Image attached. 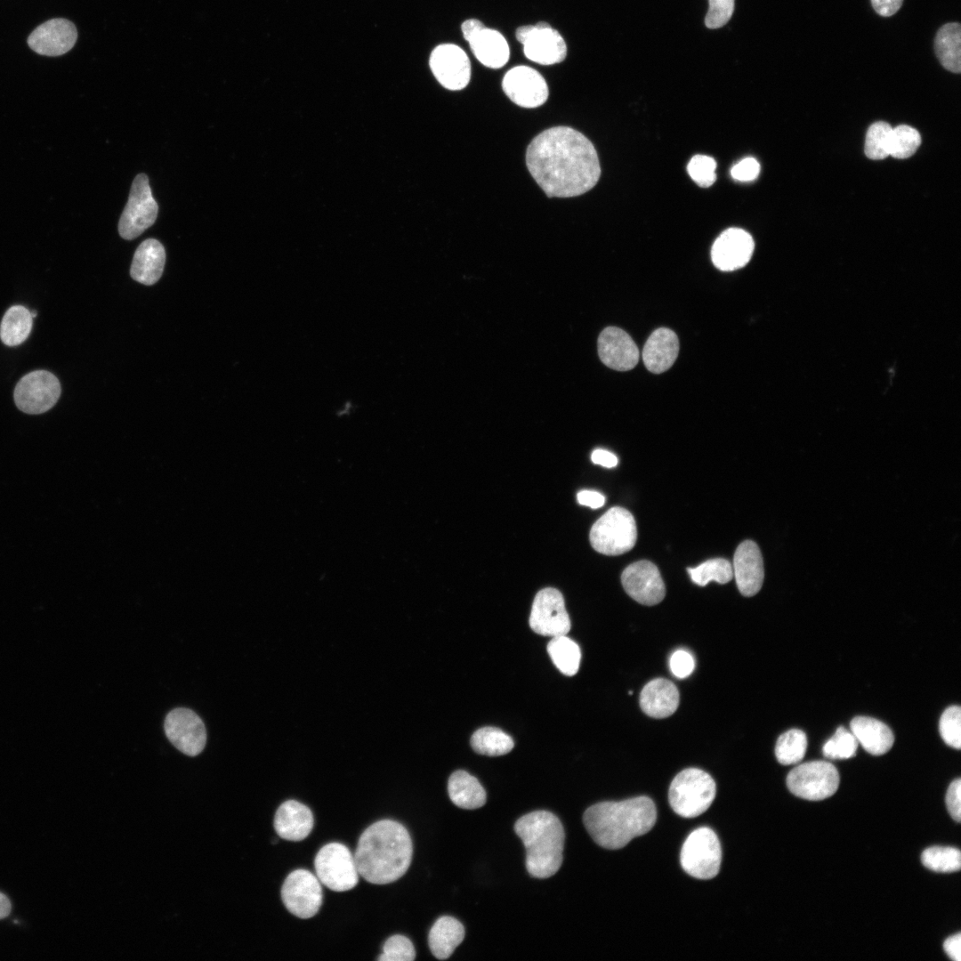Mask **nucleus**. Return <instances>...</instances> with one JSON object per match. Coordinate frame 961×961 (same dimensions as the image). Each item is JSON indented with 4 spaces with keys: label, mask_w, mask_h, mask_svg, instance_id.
Wrapping results in <instances>:
<instances>
[{
    "label": "nucleus",
    "mask_w": 961,
    "mask_h": 961,
    "mask_svg": "<svg viewBox=\"0 0 961 961\" xmlns=\"http://www.w3.org/2000/svg\"><path fill=\"white\" fill-rule=\"evenodd\" d=\"M903 0H871L874 10L881 16L889 17L899 11Z\"/></svg>",
    "instance_id": "49"
},
{
    "label": "nucleus",
    "mask_w": 961,
    "mask_h": 961,
    "mask_svg": "<svg viewBox=\"0 0 961 961\" xmlns=\"http://www.w3.org/2000/svg\"><path fill=\"white\" fill-rule=\"evenodd\" d=\"M514 830L526 849V868L536 878H548L561 868L564 829L560 820L547 811H536L521 817Z\"/></svg>",
    "instance_id": "4"
},
{
    "label": "nucleus",
    "mask_w": 961,
    "mask_h": 961,
    "mask_svg": "<svg viewBox=\"0 0 961 961\" xmlns=\"http://www.w3.org/2000/svg\"><path fill=\"white\" fill-rule=\"evenodd\" d=\"M416 957L415 948L410 940L403 935L395 934L387 939L383 947L381 961H412Z\"/></svg>",
    "instance_id": "42"
},
{
    "label": "nucleus",
    "mask_w": 961,
    "mask_h": 961,
    "mask_svg": "<svg viewBox=\"0 0 961 961\" xmlns=\"http://www.w3.org/2000/svg\"><path fill=\"white\" fill-rule=\"evenodd\" d=\"M314 866L319 880L332 891H348L358 884L359 872L354 857L340 843L324 845L315 857Z\"/></svg>",
    "instance_id": "10"
},
{
    "label": "nucleus",
    "mask_w": 961,
    "mask_h": 961,
    "mask_svg": "<svg viewBox=\"0 0 961 961\" xmlns=\"http://www.w3.org/2000/svg\"><path fill=\"white\" fill-rule=\"evenodd\" d=\"M716 162L708 156L696 155L687 166L690 178L701 187H709L716 180Z\"/></svg>",
    "instance_id": "43"
},
{
    "label": "nucleus",
    "mask_w": 961,
    "mask_h": 961,
    "mask_svg": "<svg viewBox=\"0 0 961 961\" xmlns=\"http://www.w3.org/2000/svg\"><path fill=\"white\" fill-rule=\"evenodd\" d=\"M526 162L532 177L548 197L584 194L598 182L601 167L593 143L568 126L545 130L529 143Z\"/></svg>",
    "instance_id": "1"
},
{
    "label": "nucleus",
    "mask_w": 961,
    "mask_h": 961,
    "mask_svg": "<svg viewBox=\"0 0 961 961\" xmlns=\"http://www.w3.org/2000/svg\"><path fill=\"white\" fill-rule=\"evenodd\" d=\"M722 860L720 842L709 828L692 831L681 850L680 861L683 870L698 879H711L719 870Z\"/></svg>",
    "instance_id": "7"
},
{
    "label": "nucleus",
    "mask_w": 961,
    "mask_h": 961,
    "mask_svg": "<svg viewBox=\"0 0 961 961\" xmlns=\"http://www.w3.org/2000/svg\"><path fill=\"white\" fill-rule=\"evenodd\" d=\"M157 212L158 206L152 196L148 176L137 174L118 222L119 235L126 240L139 237L154 224Z\"/></svg>",
    "instance_id": "9"
},
{
    "label": "nucleus",
    "mask_w": 961,
    "mask_h": 961,
    "mask_svg": "<svg viewBox=\"0 0 961 961\" xmlns=\"http://www.w3.org/2000/svg\"><path fill=\"white\" fill-rule=\"evenodd\" d=\"M892 126L880 121L871 125L865 140V154L874 160L884 159L889 156V143Z\"/></svg>",
    "instance_id": "39"
},
{
    "label": "nucleus",
    "mask_w": 961,
    "mask_h": 961,
    "mask_svg": "<svg viewBox=\"0 0 961 961\" xmlns=\"http://www.w3.org/2000/svg\"><path fill=\"white\" fill-rule=\"evenodd\" d=\"M657 819L653 801L638 796L620 802H602L590 806L584 813L585 827L600 846L617 850L634 837L648 833Z\"/></svg>",
    "instance_id": "3"
},
{
    "label": "nucleus",
    "mask_w": 961,
    "mask_h": 961,
    "mask_svg": "<svg viewBox=\"0 0 961 961\" xmlns=\"http://www.w3.org/2000/svg\"><path fill=\"white\" fill-rule=\"evenodd\" d=\"M33 324L31 312L24 306L14 305L4 313L0 325V338L8 346H16L28 336Z\"/></svg>",
    "instance_id": "32"
},
{
    "label": "nucleus",
    "mask_w": 961,
    "mask_h": 961,
    "mask_svg": "<svg viewBox=\"0 0 961 961\" xmlns=\"http://www.w3.org/2000/svg\"><path fill=\"white\" fill-rule=\"evenodd\" d=\"M11 911V902L9 899L0 892V919L7 917Z\"/></svg>",
    "instance_id": "52"
},
{
    "label": "nucleus",
    "mask_w": 961,
    "mask_h": 961,
    "mask_svg": "<svg viewBox=\"0 0 961 961\" xmlns=\"http://www.w3.org/2000/svg\"><path fill=\"white\" fill-rule=\"evenodd\" d=\"M755 243L749 233L739 228L724 230L715 239L711 250L714 265L723 271L744 267L754 252Z\"/></svg>",
    "instance_id": "20"
},
{
    "label": "nucleus",
    "mask_w": 961,
    "mask_h": 961,
    "mask_svg": "<svg viewBox=\"0 0 961 961\" xmlns=\"http://www.w3.org/2000/svg\"><path fill=\"white\" fill-rule=\"evenodd\" d=\"M687 570L691 580L700 586L707 585L712 580L719 584H726L733 577L732 565L723 558L710 559Z\"/></svg>",
    "instance_id": "36"
},
{
    "label": "nucleus",
    "mask_w": 961,
    "mask_h": 961,
    "mask_svg": "<svg viewBox=\"0 0 961 961\" xmlns=\"http://www.w3.org/2000/svg\"><path fill=\"white\" fill-rule=\"evenodd\" d=\"M412 854V841L406 828L395 820H383L361 834L354 860L359 875L365 880L385 884L407 872Z\"/></svg>",
    "instance_id": "2"
},
{
    "label": "nucleus",
    "mask_w": 961,
    "mask_h": 961,
    "mask_svg": "<svg viewBox=\"0 0 961 961\" xmlns=\"http://www.w3.org/2000/svg\"><path fill=\"white\" fill-rule=\"evenodd\" d=\"M166 262L163 245L155 238H148L137 247L131 269V277L143 285H153L161 277Z\"/></svg>",
    "instance_id": "27"
},
{
    "label": "nucleus",
    "mask_w": 961,
    "mask_h": 961,
    "mask_svg": "<svg viewBox=\"0 0 961 961\" xmlns=\"http://www.w3.org/2000/svg\"><path fill=\"white\" fill-rule=\"evenodd\" d=\"M715 793V782L707 772L688 768L672 780L668 800L676 814L683 818H695L710 807Z\"/></svg>",
    "instance_id": "5"
},
{
    "label": "nucleus",
    "mask_w": 961,
    "mask_h": 961,
    "mask_svg": "<svg viewBox=\"0 0 961 961\" xmlns=\"http://www.w3.org/2000/svg\"><path fill=\"white\" fill-rule=\"evenodd\" d=\"M591 459L594 464L602 465L607 468L615 467L618 464V457L611 452L601 448L594 449L591 455Z\"/></svg>",
    "instance_id": "50"
},
{
    "label": "nucleus",
    "mask_w": 961,
    "mask_h": 961,
    "mask_svg": "<svg viewBox=\"0 0 961 961\" xmlns=\"http://www.w3.org/2000/svg\"><path fill=\"white\" fill-rule=\"evenodd\" d=\"M943 949L949 957L954 961L961 959V934L950 936L943 943Z\"/></svg>",
    "instance_id": "51"
},
{
    "label": "nucleus",
    "mask_w": 961,
    "mask_h": 961,
    "mask_svg": "<svg viewBox=\"0 0 961 961\" xmlns=\"http://www.w3.org/2000/svg\"><path fill=\"white\" fill-rule=\"evenodd\" d=\"M529 623L534 632L544 636L567 634L570 619L561 592L553 587L540 590L534 598Z\"/></svg>",
    "instance_id": "14"
},
{
    "label": "nucleus",
    "mask_w": 961,
    "mask_h": 961,
    "mask_svg": "<svg viewBox=\"0 0 961 961\" xmlns=\"http://www.w3.org/2000/svg\"><path fill=\"white\" fill-rule=\"evenodd\" d=\"M806 747L805 733L798 729H791L779 737L775 746V755L779 763L783 765L797 763L804 758Z\"/></svg>",
    "instance_id": "35"
},
{
    "label": "nucleus",
    "mask_w": 961,
    "mask_h": 961,
    "mask_svg": "<svg viewBox=\"0 0 961 961\" xmlns=\"http://www.w3.org/2000/svg\"><path fill=\"white\" fill-rule=\"evenodd\" d=\"M597 346L600 359L610 368L626 371L638 363V347L631 336L619 327L604 328L598 337Z\"/></svg>",
    "instance_id": "21"
},
{
    "label": "nucleus",
    "mask_w": 961,
    "mask_h": 961,
    "mask_svg": "<svg viewBox=\"0 0 961 961\" xmlns=\"http://www.w3.org/2000/svg\"><path fill=\"white\" fill-rule=\"evenodd\" d=\"M936 56L944 69L953 73L961 70V27L957 22L947 23L938 30L934 39Z\"/></svg>",
    "instance_id": "31"
},
{
    "label": "nucleus",
    "mask_w": 961,
    "mask_h": 961,
    "mask_svg": "<svg viewBox=\"0 0 961 961\" xmlns=\"http://www.w3.org/2000/svg\"><path fill=\"white\" fill-rule=\"evenodd\" d=\"M678 352L679 341L675 333L660 327L646 341L642 350V360L649 371L660 374L672 367Z\"/></svg>",
    "instance_id": "25"
},
{
    "label": "nucleus",
    "mask_w": 961,
    "mask_h": 961,
    "mask_svg": "<svg viewBox=\"0 0 961 961\" xmlns=\"http://www.w3.org/2000/svg\"><path fill=\"white\" fill-rule=\"evenodd\" d=\"M448 792L452 803L459 808L474 810L486 803V792L479 780L465 771H456L448 782Z\"/></svg>",
    "instance_id": "30"
},
{
    "label": "nucleus",
    "mask_w": 961,
    "mask_h": 961,
    "mask_svg": "<svg viewBox=\"0 0 961 961\" xmlns=\"http://www.w3.org/2000/svg\"><path fill=\"white\" fill-rule=\"evenodd\" d=\"M430 68L447 89L456 91L464 88L471 78V64L467 54L452 44L438 45L430 56Z\"/></svg>",
    "instance_id": "18"
},
{
    "label": "nucleus",
    "mask_w": 961,
    "mask_h": 961,
    "mask_svg": "<svg viewBox=\"0 0 961 961\" xmlns=\"http://www.w3.org/2000/svg\"><path fill=\"white\" fill-rule=\"evenodd\" d=\"M626 593L643 605H655L663 601L666 586L657 566L649 561H639L627 566L621 575Z\"/></svg>",
    "instance_id": "17"
},
{
    "label": "nucleus",
    "mask_w": 961,
    "mask_h": 961,
    "mask_svg": "<svg viewBox=\"0 0 961 961\" xmlns=\"http://www.w3.org/2000/svg\"><path fill=\"white\" fill-rule=\"evenodd\" d=\"M77 38L75 25L66 19H52L38 26L28 38L29 47L38 54L59 56L74 46Z\"/></svg>",
    "instance_id": "22"
},
{
    "label": "nucleus",
    "mask_w": 961,
    "mask_h": 961,
    "mask_svg": "<svg viewBox=\"0 0 961 961\" xmlns=\"http://www.w3.org/2000/svg\"><path fill=\"white\" fill-rule=\"evenodd\" d=\"M589 538L593 548L600 553H625L636 543L637 529L634 518L628 510L614 506L594 523Z\"/></svg>",
    "instance_id": "6"
},
{
    "label": "nucleus",
    "mask_w": 961,
    "mask_h": 961,
    "mask_svg": "<svg viewBox=\"0 0 961 961\" xmlns=\"http://www.w3.org/2000/svg\"><path fill=\"white\" fill-rule=\"evenodd\" d=\"M502 86L507 97L524 108H536L545 102L548 86L545 78L534 69L517 66L504 77Z\"/></svg>",
    "instance_id": "19"
},
{
    "label": "nucleus",
    "mask_w": 961,
    "mask_h": 961,
    "mask_svg": "<svg viewBox=\"0 0 961 961\" xmlns=\"http://www.w3.org/2000/svg\"><path fill=\"white\" fill-rule=\"evenodd\" d=\"M464 937V928L457 919L448 916L440 917L429 933L431 952L438 959H447L463 941Z\"/></svg>",
    "instance_id": "29"
},
{
    "label": "nucleus",
    "mask_w": 961,
    "mask_h": 961,
    "mask_svg": "<svg viewBox=\"0 0 961 961\" xmlns=\"http://www.w3.org/2000/svg\"><path fill=\"white\" fill-rule=\"evenodd\" d=\"M577 498L580 505L593 509L602 507L605 503L604 496L594 490H581L577 493Z\"/></svg>",
    "instance_id": "48"
},
{
    "label": "nucleus",
    "mask_w": 961,
    "mask_h": 961,
    "mask_svg": "<svg viewBox=\"0 0 961 961\" xmlns=\"http://www.w3.org/2000/svg\"><path fill=\"white\" fill-rule=\"evenodd\" d=\"M30 312H31V315H32L33 318H35L36 316V311H30Z\"/></svg>",
    "instance_id": "53"
},
{
    "label": "nucleus",
    "mask_w": 961,
    "mask_h": 961,
    "mask_svg": "<svg viewBox=\"0 0 961 961\" xmlns=\"http://www.w3.org/2000/svg\"><path fill=\"white\" fill-rule=\"evenodd\" d=\"M165 732L169 741L182 753L195 756L206 743V731L202 719L192 710L178 707L165 719Z\"/></svg>",
    "instance_id": "15"
},
{
    "label": "nucleus",
    "mask_w": 961,
    "mask_h": 961,
    "mask_svg": "<svg viewBox=\"0 0 961 961\" xmlns=\"http://www.w3.org/2000/svg\"><path fill=\"white\" fill-rule=\"evenodd\" d=\"M946 805L951 818L957 822L961 821V779H957L951 782L946 795Z\"/></svg>",
    "instance_id": "47"
},
{
    "label": "nucleus",
    "mask_w": 961,
    "mask_h": 961,
    "mask_svg": "<svg viewBox=\"0 0 961 961\" xmlns=\"http://www.w3.org/2000/svg\"><path fill=\"white\" fill-rule=\"evenodd\" d=\"M858 744L852 732L840 726L824 744L822 752L829 759H849L855 755Z\"/></svg>",
    "instance_id": "40"
},
{
    "label": "nucleus",
    "mask_w": 961,
    "mask_h": 961,
    "mask_svg": "<svg viewBox=\"0 0 961 961\" xmlns=\"http://www.w3.org/2000/svg\"><path fill=\"white\" fill-rule=\"evenodd\" d=\"M313 815L309 807L295 800L284 802L274 817L278 835L288 841H301L312 830Z\"/></svg>",
    "instance_id": "24"
},
{
    "label": "nucleus",
    "mask_w": 961,
    "mask_h": 961,
    "mask_svg": "<svg viewBox=\"0 0 961 961\" xmlns=\"http://www.w3.org/2000/svg\"><path fill=\"white\" fill-rule=\"evenodd\" d=\"M732 570L742 595L750 597L760 591L764 569L762 553L755 542L746 540L739 545L733 557Z\"/></svg>",
    "instance_id": "23"
},
{
    "label": "nucleus",
    "mask_w": 961,
    "mask_h": 961,
    "mask_svg": "<svg viewBox=\"0 0 961 961\" xmlns=\"http://www.w3.org/2000/svg\"><path fill=\"white\" fill-rule=\"evenodd\" d=\"M939 730L944 742L951 747H961V709L959 706L949 707L941 715Z\"/></svg>",
    "instance_id": "41"
},
{
    "label": "nucleus",
    "mask_w": 961,
    "mask_h": 961,
    "mask_svg": "<svg viewBox=\"0 0 961 961\" xmlns=\"http://www.w3.org/2000/svg\"><path fill=\"white\" fill-rule=\"evenodd\" d=\"M281 898L287 909L300 918L315 916L322 903V889L319 878L306 869L291 872L284 881Z\"/></svg>",
    "instance_id": "13"
},
{
    "label": "nucleus",
    "mask_w": 961,
    "mask_h": 961,
    "mask_svg": "<svg viewBox=\"0 0 961 961\" xmlns=\"http://www.w3.org/2000/svg\"><path fill=\"white\" fill-rule=\"evenodd\" d=\"M850 729L858 743L871 755H884L893 745L894 736L892 730L877 719L856 716L851 721Z\"/></svg>",
    "instance_id": "28"
},
{
    "label": "nucleus",
    "mask_w": 961,
    "mask_h": 961,
    "mask_svg": "<svg viewBox=\"0 0 961 961\" xmlns=\"http://www.w3.org/2000/svg\"><path fill=\"white\" fill-rule=\"evenodd\" d=\"M921 143L919 133L913 127L906 125L892 128L889 156L894 158H907L911 157Z\"/></svg>",
    "instance_id": "38"
},
{
    "label": "nucleus",
    "mask_w": 961,
    "mask_h": 961,
    "mask_svg": "<svg viewBox=\"0 0 961 961\" xmlns=\"http://www.w3.org/2000/svg\"><path fill=\"white\" fill-rule=\"evenodd\" d=\"M669 666L674 676L682 679L688 677L693 672L695 661L688 651L677 650L669 659Z\"/></svg>",
    "instance_id": "45"
},
{
    "label": "nucleus",
    "mask_w": 961,
    "mask_h": 961,
    "mask_svg": "<svg viewBox=\"0 0 961 961\" xmlns=\"http://www.w3.org/2000/svg\"><path fill=\"white\" fill-rule=\"evenodd\" d=\"M60 395L58 378L46 370H36L21 377L13 392L18 408L30 415L48 411L58 401Z\"/></svg>",
    "instance_id": "11"
},
{
    "label": "nucleus",
    "mask_w": 961,
    "mask_h": 961,
    "mask_svg": "<svg viewBox=\"0 0 961 961\" xmlns=\"http://www.w3.org/2000/svg\"><path fill=\"white\" fill-rule=\"evenodd\" d=\"M839 779V773L831 763L811 761L790 771L787 777V786L795 796L810 801H820L836 792Z\"/></svg>",
    "instance_id": "8"
},
{
    "label": "nucleus",
    "mask_w": 961,
    "mask_h": 961,
    "mask_svg": "<svg viewBox=\"0 0 961 961\" xmlns=\"http://www.w3.org/2000/svg\"><path fill=\"white\" fill-rule=\"evenodd\" d=\"M921 861L934 872L952 873L961 868V853L954 847L933 846L922 852Z\"/></svg>",
    "instance_id": "37"
},
{
    "label": "nucleus",
    "mask_w": 961,
    "mask_h": 961,
    "mask_svg": "<svg viewBox=\"0 0 961 961\" xmlns=\"http://www.w3.org/2000/svg\"><path fill=\"white\" fill-rule=\"evenodd\" d=\"M516 38L523 44L525 56L538 64L552 65L564 61L567 45L561 35L548 23L540 21L517 28Z\"/></svg>",
    "instance_id": "12"
},
{
    "label": "nucleus",
    "mask_w": 961,
    "mask_h": 961,
    "mask_svg": "<svg viewBox=\"0 0 961 961\" xmlns=\"http://www.w3.org/2000/svg\"><path fill=\"white\" fill-rule=\"evenodd\" d=\"M462 32L472 53L484 66L499 69L508 61L509 46L500 32L487 28L477 19L464 21Z\"/></svg>",
    "instance_id": "16"
},
{
    "label": "nucleus",
    "mask_w": 961,
    "mask_h": 961,
    "mask_svg": "<svg viewBox=\"0 0 961 961\" xmlns=\"http://www.w3.org/2000/svg\"><path fill=\"white\" fill-rule=\"evenodd\" d=\"M473 750L479 754L498 756L509 753L514 746L511 736L496 727L477 730L471 738Z\"/></svg>",
    "instance_id": "34"
},
{
    "label": "nucleus",
    "mask_w": 961,
    "mask_h": 961,
    "mask_svg": "<svg viewBox=\"0 0 961 961\" xmlns=\"http://www.w3.org/2000/svg\"><path fill=\"white\" fill-rule=\"evenodd\" d=\"M679 705V691L669 680L657 678L642 688L640 707L649 716L666 718L673 715Z\"/></svg>",
    "instance_id": "26"
},
{
    "label": "nucleus",
    "mask_w": 961,
    "mask_h": 961,
    "mask_svg": "<svg viewBox=\"0 0 961 961\" xmlns=\"http://www.w3.org/2000/svg\"><path fill=\"white\" fill-rule=\"evenodd\" d=\"M709 8L705 18L708 28H719L731 18L734 11V0H708Z\"/></svg>",
    "instance_id": "44"
},
{
    "label": "nucleus",
    "mask_w": 961,
    "mask_h": 961,
    "mask_svg": "<svg viewBox=\"0 0 961 961\" xmlns=\"http://www.w3.org/2000/svg\"><path fill=\"white\" fill-rule=\"evenodd\" d=\"M760 173V165L754 157H746L738 162L731 170L732 178L739 182L755 180Z\"/></svg>",
    "instance_id": "46"
},
{
    "label": "nucleus",
    "mask_w": 961,
    "mask_h": 961,
    "mask_svg": "<svg viewBox=\"0 0 961 961\" xmlns=\"http://www.w3.org/2000/svg\"><path fill=\"white\" fill-rule=\"evenodd\" d=\"M547 652L563 674L572 676L577 673L581 651L578 645L566 634L552 637L547 644Z\"/></svg>",
    "instance_id": "33"
}]
</instances>
